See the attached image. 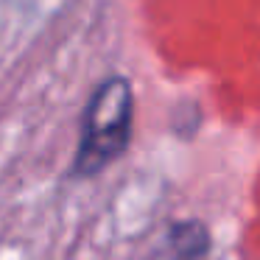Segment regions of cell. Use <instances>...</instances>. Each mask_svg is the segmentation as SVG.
I'll list each match as a JSON object with an SVG mask.
<instances>
[{
	"mask_svg": "<svg viewBox=\"0 0 260 260\" xmlns=\"http://www.w3.org/2000/svg\"><path fill=\"white\" fill-rule=\"evenodd\" d=\"M213 249V235L207 224L196 218L174 221L165 232V254L168 260H204Z\"/></svg>",
	"mask_w": 260,
	"mask_h": 260,
	"instance_id": "2",
	"label": "cell"
},
{
	"mask_svg": "<svg viewBox=\"0 0 260 260\" xmlns=\"http://www.w3.org/2000/svg\"><path fill=\"white\" fill-rule=\"evenodd\" d=\"M135 120V92L126 76H109L92 90L81 115V135L73 154L70 174L90 179L107 171L118 157H123L132 140Z\"/></svg>",
	"mask_w": 260,
	"mask_h": 260,
	"instance_id": "1",
	"label": "cell"
}]
</instances>
